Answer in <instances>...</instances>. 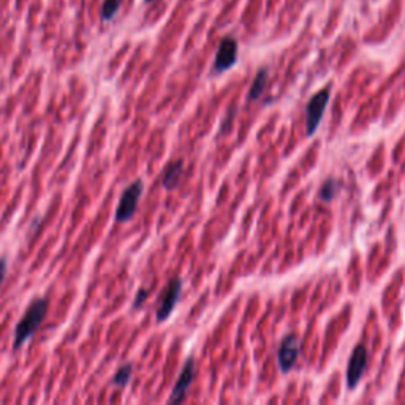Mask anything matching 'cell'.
<instances>
[{"mask_svg":"<svg viewBox=\"0 0 405 405\" xmlns=\"http://www.w3.org/2000/svg\"><path fill=\"white\" fill-rule=\"evenodd\" d=\"M267 76H270V70L267 68H261L257 76H255V80L252 83V87L249 90V95H247V100L249 102H255L258 100L261 95H263L265 89H266V84H267Z\"/></svg>","mask_w":405,"mask_h":405,"instance_id":"30bf717a","label":"cell"},{"mask_svg":"<svg viewBox=\"0 0 405 405\" xmlns=\"http://www.w3.org/2000/svg\"><path fill=\"white\" fill-rule=\"evenodd\" d=\"M132 375H133V365L132 364L122 365V368L117 370L116 375L113 377V383L119 388L127 387L130 380H132Z\"/></svg>","mask_w":405,"mask_h":405,"instance_id":"8fae6325","label":"cell"},{"mask_svg":"<svg viewBox=\"0 0 405 405\" xmlns=\"http://www.w3.org/2000/svg\"><path fill=\"white\" fill-rule=\"evenodd\" d=\"M146 2H154V0H146Z\"/></svg>","mask_w":405,"mask_h":405,"instance_id":"e0dca14e","label":"cell"},{"mask_svg":"<svg viewBox=\"0 0 405 405\" xmlns=\"http://www.w3.org/2000/svg\"><path fill=\"white\" fill-rule=\"evenodd\" d=\"M231 117H233V116L230 114V117H228V121H230V119H231ZM225 127H226V128H228V127H230V122H226V123H225Z\"/></svg>","mask_w":405,"mask_h":405,"instance_id":"2e32d148","label":"cell"},{"mask_svg":"<svg viewBox=\"0 0 405 405\" xmlns=\"http://www.w3.org/2000/svg\"><path fill=\"white\" fill-rule=\"evenodd\" d=\"M122 5V0H104L103 2V8H102V18L103 21H111L119 11Z\"/></svg>","mask_w":405,"mask_h":405,"instance_id":"7c38bea8","label":"cell"},{"mask_svg":"<svg viewBox=\"0 0 405 405\" xmlns=\"http://www.w3.org/2000/svg\"><path fill=\"white\" fill-rule=\"evenodd\" d=\"M331 89L325 87L312 97L306 107V135L313 136L320 127V122L323 119V113L330 103Z\"/></svg>","mask_w":405,"mask_h":405,"instance_id":"7a4b0ae2","label":"cell"},{"mask_svg":"<svg viewBox=\"0 0 405 405\" xmlns=\"http://www.w3.org/2000/svg\"><path fill=\"white\" fill-rule=\"evenodd\" d=\"M337 188H339L337 182L334 179H328L322 186V191H320V198H322L325 202H331L332 200L336 198V195L339 192Z\"/></svg>","mask_w":405,"mask_h":405,"instance_id":"4fadbf2b","label":"cell"},{"mask_svg":"<svg viewBox=\"0 0 405 405\" xmlns=\"http://www.w3.org/2000/svg\"><path fill=\"white\" fill-rule=\"evenodd\" d=\"M48 310H49V301L47 298L35 299V301L29 306V309L25 310L23 320L16 325L13 349L19 350L32 336L35 334L37 330L40 328V325L43 323V320L47 318Z\"/></svg>","mask_w":405,"mask_h":405,"instance_id":"6da1fadb","label":"cell"},{"mask_svg":"<svg viewBox=\"0 0 405 405\" xmlns=\"http://www.w3.org/2000/svg\"><path fill=\"white\" fill-rule=\"evenodd\" d=\"M143 192H145V182L143 181H135L132 186H128L126 191H123L116 211L117 224H126V222L132 220L136 212V207H138Z\"/></svg>","mask_w":405,"mask_h":405,"instance_id":"3957f363","label":"cell"},{"mask_svg":"<svg viewBox=\"0 0 405 405\" xmlns=\"http://www.w3.org/2000/svg\"><path fill=\"white\" fill-rule=\"evenodd\" d=\"M147 296H149L147 290H140L138 293H136V298H135V301H133V309H140V307L145 304Z\"/></svg>","mask_w":405,"mask_h":405,"instance_id":"5bb4252c","label":"cell"},{"mask_svg":"<svg viewBox=\"0 0 405 405\" xmlns=\"http://www.w3.org/2000/svg\"><path fill=\"white\" fill-rule=\"evenodd\" d=\"M238 61V42L231 37H225L220 42L217 54L214 61V71L215 73H224L230 70Z\"/></svg>","mask_w":405,"mask_h":405,"instance_id":"52a82bcc","label":"cell"},{"mask_svg":"<svg viewBox=\"0 0 405 405\" xmlns=\"http://www.w3.org/2000/svg\"><path fill=\"white\" fill-rule=\"evenodd\" d=\"M193 378H195V361H193V358H188L178 377V382H176L174 385L171 397H169V402L179 404L184 401L187 397L188 389H191L192 387Z\"/></svg>","mask_w":405,"mask_h":405,"instance_id":"ba28073f","label":"cell"},{"mask_svg":"<svg viewBox=\"0 0 405 405\" xmlns=\"http://www.w3.org/2000/svg\"><path fill=\"white\" fill-rule=\"evenodd\" d=\"M182 173H184V160L179 159V160L168 163L165 171H163L162 186L165 187L167 191H174V188L179 186Z\"/></svg>","mask_w":405,"mask_h":405,"instance_id":"9c48e42d","label":"cell"},{"mask_svg":"<svg viewBox=\"0 0 405 405\" xmlns=\"http://www.w3.org/2000/svg\"><path fill=\"white\" fill-rule=\"evenodd\" d=\"M299 353H301V341H299V337L296 334L285 336L277 350L279 368L284 372V374H286V372H290L293 368H295Z\"/></svg>","mask_w":405,"mask_h":405,"instance_id":"277c9868","label":"cell"},{"mask_svg":"<svg viewBox=\"0 0 405 405\" xmlns=\"http://www.w3.org/2000/svg\"><path fill=\"white\" fill-rule=\"evenodd\" d=\"M368 368V350L363 344H359L355 347V350L351 351L349 368H347V387L350 389H355Z\"/></svg>","mask_w":405,"mask_h":405,"instance_id":"8992f818","label":"cell"},{"mask_svg":"<svg viewBox=\"0 0 405 405\" xmlns=\"http://www.w3.org/2000/svg\"><path fill=\"white\" fill-rule=\"evenodd\" d=\"M6 270H8V261H6L5 257L0 258V285H2L4 279L6 276Z\"/></svg>","mask_w":405,"mask_h":405,"instance_id":"9a60e30c","label":"cell"},{"mask_svg":"<svg viewBox=\"0 0 405 405\" xmlns=\"http://www.w3.org/2000/svg\"><path fill=\"white\" fill-rule=\"evenodd\" d=\"M182 291V280L174 279L167 285V289L163 290L159 309H157V322H165L169 318L171 312L176 309V304H178Z\"/></svg>","mask_w":405,"mask_h":405,"instance_id":"5b68a950","label":"cell"}]
</instances>
